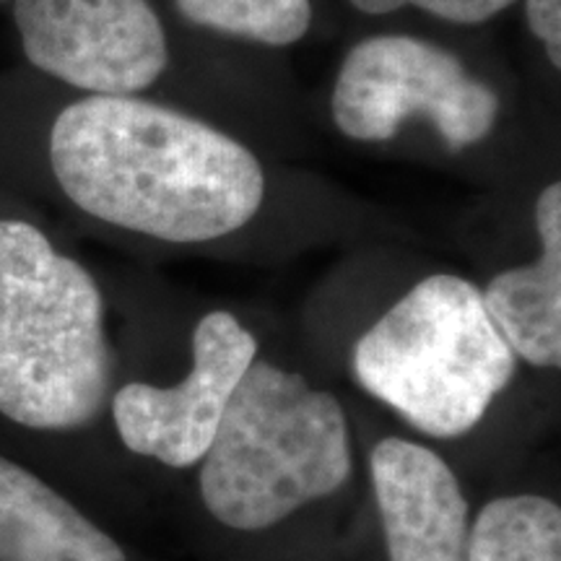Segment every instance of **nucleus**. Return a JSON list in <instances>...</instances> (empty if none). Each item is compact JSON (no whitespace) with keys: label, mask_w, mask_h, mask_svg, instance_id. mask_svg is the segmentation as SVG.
Masks as SVG:
<instances>
[{"label":"nucleus","mask_w":561,"mask_h":561,"mask_svg":"<svg viewBox=\"0 0 561 561\" xmlns=\"http://www.w3.org/2000/svg\"><path fill=\"white\" fill-rule=\"evenodd\" d=\"M50 164L83 214L172 244L221 240L265 198L248 146L138 94L68 104L53 123Z\"/></svg>","instance_id":"obj_1"},{"label":"nucleus","mask_w":561,"mask_h":561,"mask_svg":"<svg viewBox=\"0 0 561 561\" xmlns=\"http://www.w3.org/2000/svg\"><path fill=\"white\" fill-rule=\"evenodd\" d=\"M112 348L102 291L37 227L0 221V413L26 430H83L102 416Z\"/></svg>","instance_id":"obj_2"},{"label":"nucleus","mask_w":561,"mask_h":561,"mask_svg":"<svg viewBox=\"0 0 561 561\" xmlns=\"http://www.w3.org/2000/svg\"><path fill=\"white\" fill-rule=\"evenodd\" d=\"M354 471L339 398L255 359L201 460L203 507L224 528L263 533L341 491Z\"/></svg>","instance_id":"obj_3"},{"label":"nucleus","mask_w":561,"mask_h":561,"mask_svg":"<svg viewBox=\"0 0 561 561\" xmlns=\"http://www.w3.org/2000/svg\"><path fill=\"white\" fill-rule=\"evenodd\" d=\"M515 371L481 289L453 273L419 280L354 346L362 390L434 439L473 432Z\"/></svg>","instance_id":"obj_4"},{"label":"nucleus","mask_w":561,"mask_h":561,"mask_svg":"<svg viewBox=\"0 0 561 561\" xmlns=\"http://www.w3.org/2000/svg\"><path fill=\"white\" fill-rule=\"evenodd\" d=\"M331 110L339 130L354 140H390L411 117H426L460 151L494 130L500 96L445 47L409 34H377L343 58Z\"/></svg>","instance_id":"obj_5"},{"label":"nucleus","mask_w":561,"mask_h":561,"mask_svg":"<svg viewBox=\"0 0 561 561\" xmlns=\"http://www.w3.org/2000/svg\"><path fill=\"white\" fill-rule=\"evenodd\" d=\"M26 60L89 96H136L170 66V45L149 0H16Z\"/></svg>","instance_id":"obj_6"},{"label":"nucleus","mask_w":561,"mask_h":561,"mask_svg":"<svg viewBox=\"0 0 561 561\" xmlns=\"http://www.w3.org/2000/svg\"><path fill=\"white\" fill-rule=\"evenodd\" d=\"M255 359L257 339L234 314H203L193 331V367L185 380L170 388L128 382L112 396V421L123 445L167 468L198 466Z\"/></svg>","instance_id":"obj_7"},{"label":"nucleus","mask_w":561,"mask_h":561,"mask_svg":"<svg viewBox=\"0 0 561 561\" xmlns=\"http://www.w3.org/2000/svg\"><path fill=\"white\" fill-rule=\"evenodd\" d=\"M369 479L388 561H466L471 507L445 458L385 437L369 453Z\"/></svg>","instance_id":"obj_8"},{"label":"nucleus","mask_w":561,"mask_h":561,"mask_svg":"<svg viewBox=\"0 0 561 561\" xmlns=\"http://www.w3.org/2000/svg\"><path fill=\"white\" fill-rule=\"evenodd\" d=\"M541 255L536 263L496 273L483 305L517 359L538 369L561 367V185L551 182L536 201Z\"/></svg>","instance_id":"obj_9"},{"label":"nucleus","mask_w":561,"mask_h":561,"mask_svg":"<svg viewBox=\"0 0 561 561\" xmlns=\"http://www.w3.org/2000/svg\"><path fill=\"white\" fill-rule=\"evenodd\" d=\"M0 561H128L123 546L37 473L0 458Z\"/></svg>","instance_id":"obj_10"},{"label":"nucleus","mask_w":561,"mask_h":561,"mask_svg":"<svg viewBox=\"0 0 561 561\" xmlns=\"http://www.w3.org/2000/svg\"><path fill=\"white\" fill-rule=\"evenodd\" d=\"M466 561H561V507L541 494L486 502L471 520Z\"/></svg>","instance_id":"obj_11"},{"label":"nucleus","mask_w":561,"mask_h":561,"mask_svg":"<svg viewBox=\"0 0 561 561\" xmlns=\"http://www.w3.org/2000/svg\"><path fill=\"white\" fill-rule=\"evenodd\" d=\"M174 5L193 24L268 47L294 45L312 24V0H174Z\"/></svg>","instance_id":"obj_12"},{"label":"nucleus","mask_w":561,"mask_h":561,"mask_svg":"<svg viewBox=\"0 0 561 561\" xmlns=\"http://www.w3.org/2000/svg\"><path fill=\"white\" fill-rule=\"evenodd\" d=\"M348 3L356 11L369 13V16H385V13H396L403 5H416V9L442 21L471 26L494 19L496 13L510 9L517 0H348Z\"/></svg>","instance_id":"obj_13"},{"label":"nucleus","mask_w":561,"mask_h":561,"mask_svg":"<svg viewBox=\"0 0 561 561\" xmlns=\"http://www.w3.org/2000/svg\"><path fill=\"white\" fill-rule=\"evenodd\" d=\"M525 13L551 66L561 68V0H525Z\"/></svg>","instance_id":"obj_14"}]
</instances>
